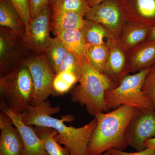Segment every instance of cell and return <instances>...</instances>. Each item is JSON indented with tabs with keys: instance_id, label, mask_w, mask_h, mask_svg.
Listing matches in <instances>:
<instances>
[{
	"instance_id": "d6986e66",
	"label": "cell",
	"mask_w": 155,
	"mask_h": 155,
	"mask_svg": "<svg viewBox=\"0 0 155 155\" xmlns=\"http://www.w3.org/2000/svg\"><path fill=\"white\" fill-rule=\"evenodd\" d=\"M69 52L80 59L81 63L87 61L86 43L80 30L70 29L62 31L56 36Z\"/></svg>"
},
{
	"instance_id": "1f68e13d",
	"label": "cell",
	"mask_w": 155,
	"mask_h": 155,
	"mask_svg": "<svg viewBox=\"0 0 155 155\" xmlns=\"http://www.w3.org/2000/svg\"><path fill=\"white\" fill-rule=\"evenodd\" d=\"M154 40H155V26L152 28L147 41Z\"/></svg>"
},
{
	"instance_id": "603a6c76",
	"label": "cell",
	"mask_w": 155,
	"mask_h": 155,
	"mask_svg": "<svg viewBox=\"0 0 155 155\" xmlns=\"http://www.w3.org/2000/svg\"><path fill=\"white\" fill-rule=\"evenodd\" d=\"M109 53V48L107 42L101 45L86 44L87 62L92 68L101 73H104Z\"/></svg>"
},
{
	"instance_id": "4316f807",
	"label": "cell",
	"mask_w": 155,
	"mask_h": 155,
	"mask_svg": "<svg viewBox=\"0 0 155 155\" xmlns=\"http://www.w3.org/2000/svg\"><path fill=\"white\" fill-rule=\"evenodd\" d=\"M81 67L82 63L80 59L73 53L68 51L58 73L62 71H70L77 75L80 80L81 74Z\"/></svg>"
},
{
	"instance_id": "d6a6232c",
	"label": "cell",
	"mask_w": 155,
	"mask_h": 155,
	"mask_svg": "<svg viewBox=\"0 0 155 155\" xmlns=\"http://www.w3.org/2000/svg\"><path fill=\"white\" fill-rule=\"evenodd\" d=\"M104 1L106 0H88L89 6L90 7H93Z\"/></svg>"
},
{
	"instance_id": "44dd1931",
	"label": "cell",
	"mask_w": 155,
	"mask_h": 155,
	"mask_svg": "<svg viewBox=\"0 0 155 155\" xmlns=\"http://www.w3.org/2000/svg\"><path fill=\"white\" fill-rule=\"evenodd\" d=\"M86 44L101 45L105 44V39H113L111 35L103 25L97 22L84 19L80 30Z\"/></svg>"
},
{
	"instance_id": "2e32d148",
	"label": "cell",
	"mask_w": 155,
	"mask_h": 155,
	"mask_svg": "<svg viewBox=\"0 0 155 155\" xmlns=\"http://www.w3.org/2000/svg\"><path fill=\"white\" fill-rule=\"evenodd\" d=\"M152 28L127 22L118 40L129 51L147 41Z\"/></svg>"
},
{
	"instance_id": "3957f363",
	"label": "cell",
	"mask_w": 155,
	"mask_h": 155,
	"mask_svg": "<svg viewBox=\"0 0 155 155\" xmlns=\"http://www.w3.org/2000/svg\"><path fill=\"white\" fill-rule=\"evenodd\" d=\"M78 82V85L70 90L72 101L85 107L92 116L106 113L108 110L105 101L106 92L115 88L117 86L116 84L104 73L92 68L87 61L82 63Z\"/></svg>"
},
{
	"instance_id": "9c48e42d",
	"label": "cell",
	"mask_w": 155,
	"mask_h": 155,
	"mask_svg": "<svg viewBox=\"0 0 155 155\" xmlns=\"http://www.w3.org/2000/svg\"><path fill=\"white\" fill-rule=\"evenodd\" d=\"M155 137V110H141L132 117L127 125L125 139L128 146L137 151L146 148V143Z\"/></svg>"
},
{
	"instance_id": "6da1fadb",
	"label": "cell",
	"mask_w": 155,
	"mask_h": 155,
	"mask_svg": "<svg viewBox=\"0 0 155 155\" xmlns=\"http://www.w3.org/2000/svg\"><path fill=\"white\" fill-rule=\"evenodd\" d=\"M60 110V107H52L46 100L40 105L28 107L23 113V122L28 125L55 129L58 132L55 136L56 140L67 147L72 155H89V143L97 123L96 118L82 127L67 126L64 123L65 117L59 119L51 116Z\"/></svg>"
},
{
	"instance_id": "f546056e",
	"label": "cell",
	"mask_w": 155,
	"mask_h": 155,
	"mask_svg": "<svg viewBox=\"0 0 155 155\" xmlns=\"http://www.w3.org/2000/svg\"><path fill=\"white\" fill-rule=\"evenodd\" d=\"M108 150L112 155H155L154 151L149 148L135 153L126 152L118 149H111Z\"/></svg>"
},
{
	"instance_id": "8992f818",
	"label": "cell",
	"mask_w": 155,
	"mask_h": 155,
	"mask_svg": "<svg viewBox=\"0 0 155 155\" xmlns=\"http://www.w3.org/2000/svg\"><path fill=\"white\" fill-rule=\"evenodd\" d=\"M30 71L34 84L31 106L41 104L51 95H54L53 82L55 74L48 63L45 52H32L22 63Z\"/></svg>"
},
{
	"instance_id": "83f0119b",
	"label": "cell",
	"mask_w": 155,
	"mask_h": 155,
	"mask_svg": "<svg viewBox=\"0 0 155 155\" xmlns=\"http://www.w3.org/2000/svg\"><path fill=\"white\" fill-rule=\"evenodd\" d=\"M21 17L25 26V30L28 28L31 19L30 9L28 0H10Z\"/></svg>"
},
{
	"instance_id": "ac0fdd59",
	"label": "cell",
	"mask_w": 155,
	"mask_h": 155,
	"mask_svg": "<svg viewBox=\"0 0 155 155\" xmlns=\"http://www.w3.org/2000/svg\"><path fill=\"white\" fill-rule=\"evenodd\" d=\"M84 19L83 16L73 12H53L50 21L51 31L56 36L64 31L80 30L83 26Z\"/></svg>"
},
{
	"instance_id": "836d02e7",
	"label": "cell",
	"mask_w": 155,
	"mask_h": 155,
	"mask_svg": "<svg viewBox=\"0 0 155 155\" xmlns=\"http://www.w3.org/2000/svg\"><path fill=\"white\" fill-rule=\"evenodd\" d=\"M96 155H112V154H111V153L110 152L109 150H107L105 152L103 153Z\"/></svg>"
},
{
	"instance_id": "7a4b0ae2",
	"label": "cell",
	"mask_w": 155,
	"mask_h": 155,
	"mask_svg": "<svg viewBox=\"0 0 155 155\" xmlns=\"http://www.w3.org/2000/svg\"><path fill=\"white\" fill-rule=\"evenodd\" d=\"M139 110L122 105L109 113L96 115L97 123L90 139L88 155L100 154L111 149L125 150L128 146L125 139L126 128Z\"/></svg>"
},
{
	"instance_id": "f1b7e54d",
	"label": "cell",
	"mask_w": 155,
	"mask_h": 155,
	"mask_svg": "<svg viewBox=\"0 0 155 155\" xmlns=\"http://www.w3.org/2000/svg\"><path fill=\"white\" fill-rule=\"evenodd\" d=\"M31 18H35L46 7L50 5L51 0H28Z\"/></svg>"
},
{
	"instance_id": "7402d4cb",
	"label": "cell",
	"mask_w": 155,
	"mask_h": 155,
	"mask_svg": "<svg viewBox=\"0 0 155 155\" xmlns=\"http://www.w3.org/2000/svg\"><path fill=\"white\" fill-rule=\"evenodd\" d=\"M68 51L57 37L51 38L44 52L50 68L55 75L59 72Z\"/></svg>"
},
{
	"instance_id": "e0dca14e",
	"label": "cell",
	"mask_w": 155,
	"mask_h": 155,
	"mask_svg": "<svg viewBox=\"0 0 155 155\" xmlns=\"http://www.w3.org/2000/svg\"><path fill=\"white\" fill-rule=\"evenodd\" d=\"M0 25L23 37L25 35V24L10 0H0Z\"/></svg>"
},
{
	"instance_id": "5b68a950",
	"label": "cell",
	"mask_w": 155,
	"mask_h": 155,
	"mask_svg": "<svg viewBox=\"0 0 155 155\" xmlns=\"http://www.w3.org/2000/svg\"><path fill=\"white\" fill-rule=\"evenodd\" d=\"M150 68L124 77L115 88L107 91L105 101L108 110L122 105L141 110L153 109L151 104L142 90L143 84Z\"/></svg>"
},
{
	"instance_id": "52a82bcc",
	"label": "cell",
	"mask_w": 155,
	"mask_h": 155,
	"mask_svg": "<svg viewBox=\"0 0 155 155\" xmlns=\"http://www.w3.org/2000/svg\"><path fill=\"white\" fill-rule=\"evenodd\" d=\"M32 52L23 37L8 28L1 27V76L13 71Z\"/></svg>"
},
{
	"instance_id": "8fae6325",
	"label": "cell",
	"mask_w": 155,
	"mask_h": 155,
	"mask_svg": "<svg viewBox=\"0 0 155 155\" xmlns=\"http://www.w3.org/2000/svg\"><path fill=\"white\" fill-rule=\"evenodd\" d=\"M1 110L8 116L13 125L19 130L23 146L22 155H49L32 125H26L23 122V114H17L12 112L2 101Z\"/></svg>"
},
{
	"instance_id": "ffe728a7",
	"label": "cell",
	"mask_w": 155,
	"mask_h": 155,
	"mask_svg": "<svg viewBox=\"0 0 155 155\" xmlns=\"http://www.w3.org/2000/svg\"><path fill=\"white\" fill-rule=\"evenodd\" d=\"M34 130L41 140L45 150L49 155H71L70 150L66 147H62L55 137L58 133L50 127L34 126Z\"/></svg>"
},
{
	"instance_id": "277c9868",
	"label": "cell",
	"mask_w": 155,
	"mask_h": 155,
	"mask_svg": "<svg viewBox=\"0 0 155 155\" xmlns=\"http://www.w3.org/2000/svg\"><path fill=\"white\" fill-rule=\"evenodd\" d=\"M33 91L31 74L24 64H20L11 72L1 76V101L16 114H23L31 105Z\"/></svg>"
},
{
	"instance_id": "4fadbf2b",
	"label": "cell",
	"mask_w": 155,
	"mask_h": 155,
	"mask_svg": "<svg viewBox=\"0 0 155 155\" xmlns=\"http://www.w3.org/2000/svg\"><path fill=\"white\" fill-rule=\"evenodd\" d=\"M127 22L155 26V0H120Z\"/></svg>"
},
{
	"instance_id": "5bb4252c",
	"label": "cell",
	"mask_w": 155,
	"mask_h": 155,
	"mask_svg": "<svg viewBox=\"0 0 155 155\" xmlns=\"http://www.w3.org/2000/svg\"><path fill=\"white\" fill-rule=\"evenodd\" d=\"M0 155H22L23 146L19 130L6 114H0Z\"/></svg>"
},
{
	"instance_id": "484cf974",
	"label": "cell",
	"mask_w": 155,
	"mask_h": 155,
	"mask_svg": "<svg viewBox=\"0 0 155 155\" xmlns=\"http://www.w3.org/2000/svg\"><path fill=\"white\" fill-rule=\"evenodd\" d=\"M142 90L155 110V64L150 68L143 84Z\"/></svg>"
},
{
	"instance_id": "d4e9b609",
	"label": "cell",
	"mask_w": 155,
	"mask_h": 155,
	"mask_svg": "<svg viewBox=\"0 0 155 155\" xmlns=\"http://www.w3.org/2000/svg\"><path fill=\"white\" fill-rule=\"evenodd\" d=\"M79 78L74 73L64 71L56 74L53 82L54 95H61L70 91Z\"/></svg>"
},
{
	"instance_id": "cb8c5ba5",
	"label": "cell",
	"mask_w": 155,
	"mask_h": 155,
	"mask_svg": "<svg viewBox=\"0 0 155 155\" xmlns=\"http://www.w3.org/2000/svg\"><path fill=\"white\" fill-rule=\"evenodd\" d=\"M50 5L54 13L73 12L84 17L90 8L88 0H51Z\"/></svg>"
},
{
	"instance_id": "9a60e30c",
	"label": "cell",
	"mask_w": 155,
	"mask_h": 155,
	"mask_svg": "<svg viewBox=\"0 0 155 155\" xmlns=\"http://www.w3.org/2000/svg\"><path fill=\"white\" fill-rule=\"evenodd\" d=\"M155 64V40L146 41L128 53L130 73L133 74L149 69Z\"/></svg>"
},
{
	"instance_id": "4dcf8cb0",
	"label": "cell",
	"mask_w": 155,
	"mask_h": 155,
	"mask_svg": "<svg viewBox=\"0 0 155 155\" xmlns=\"http://www.w3.org/2000/svg\"><path fill=\"white\" fill-rule=\"evenodd\" d=\"M145 146L146 147L151 149L155 153V137L150 139L147 141Z\"/></svg>"
},
{
	"instance_id": "ba28073f",
	"label": "cell",
	"mask_w": 155,
	"mask_h": 155,
	"mask_svg": "<svg viewBox=\"0 0 155 155\" xmlns=\"http://www.w3.org/2000/svg\"><path fill=\"white\" fill-rule=\"evenodd\" d=\"M84 18L103 25L113 39L117 40L127 23L122 12L120 0H106L90 7Z\"/></svg>"
},
{
	"instance_id": "7c38bea8",
	"label": "cell",
	"mask_w": 155,
	"mask_h": 155,
	"mask_svg": "<svg viewBox=\"0 0 155 155\" xmlns=\"http://www.w3.org/2000/svg\"><path fill=\"white\" fill-rule=\"evenodd\" d=\"M109 56L104 73L118 86L130 73L128 65V51L117 40L107 39Z\"/></svg>"
},
{
	"instance_id": "30bf717a",
	"label": "cell",
	"mask_w": 155,
	"mask_h": 155,
	"mask_svg": "<svg viewBox=\"0 0 155 155\" xmlns=\"http://www.w3.org/2000/svg\"><path fill=\"white\" fill-rule=\"evenodd\" d=\"M51 7L49 5L35 18L31 19L23 37L31 50L36 54L44 52L51 41L50 19Z\"/></svg>"
}]
</instances>
